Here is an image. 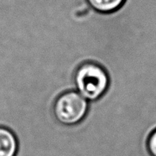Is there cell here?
Instances as JSON below:
<instances>
[{"mask_svg": "<svg viewBox=\"0 0 156 156\" xmlns=\"http://www.w3.org/2000/svg\"><path fill=\"white\" fill-rule=\"evenodd\" d=\"M19 150L17 134L7 126L0 125V156H17Z\"/></svg>", "mask_w": 156, "mask_h": 156, "instance_id": "obj_3", "label": "cell"}, {"mask_svg": "<svg viewBox=\"0 0 156 156\" xmlns=\"http://www.w3.org/2000/svg\"><path fill=\"white\" fill-rule=\"evenodd\" d=\"M90 103L75 89L61 92L53 102L51 111L55 122L65 127L80 124L87 118Z\"/></svg>", "mask_w": 156, "mask_h": 156, "instance_id": "obj_2", "label": "cell"}, {"mask_svg": "<svg viewBox=\"0 0 156 156\" xmlns=\"http://www.w3.org/2000/svg\"><path fill=\"white\" fill-rule=\"evenodd\" d=\"M146 147L149 155L156 156V128L148 136Z\"/></svg>", "mask_w": 156, "mask_h": 156, "instance_id": "obj_5", "label": "cell"}, {"mask_svg": "<svg viewBox=\"0 0 156 156\" xmlns=\"http://www.w3.org/2000/svg\"><path fill=\"white\" fill-rule=\"evenodd\" d=\"M93 10L101 14L113 13L122 7L125 0H87Z\"/></svg>", "mask_w": 156, "mask_h": 156, "instance_id": "obj_4", "label": "cell"}, {"mask_svg": "<svg viewBox=\"0 0 156 156\" xmlns=\"http://www.w3.org/2000/svg\"><path fill=\"white\" fill-rule=\"evenodd\" d=\"M75 90L89 102L102 98L111 86L108 72L102 65L87 61L78 66L72 76Z\"/></svg>", "mask_w": 156, "mask_h": 156, "instance_id": "obj_1", "label": "cell"}]
</instances>
